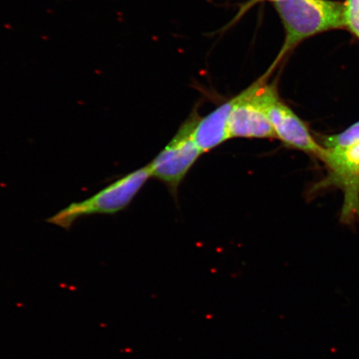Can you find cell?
<instances>
[{
  "instance_id": "obj_1",
  "label": "cell",
  "mask_w": 359,
  "mask_h": 359,
  "mask_svg": "<svg viewBox=\"0 0 359 359\" xmlns=\"http://www.w3.org/2000/svg\"><path fill=\"white\" fill-rule=\"evenodd\" d=\"M273 4L285 29V40L269 70L303 40L327 30L346 27L345 3L330 0H280Z\"/></svg>"
},
{
  "instance_id": "obj_10",
  "label": "cell",
  "mask_w": 359,
  "mask_h": 359,
  "mask_svg": "<svg viewBox=\"0 0 359 359\" xmlns=\"http://www.w3.org/2000/svg\"><path fill=\"white\" fill-rule=\"evenodd\" d=\"M269 1H273V3L280 1V0H269Z\"/></svg>"
},
{
  "instance_id": "obj_7",
  "label": "cell",
  "mask_w": 359,
  "mask_h": 359,
  "mask_svg": "<svg viewBox=\"0 0 359 359\" xmlns=\"http://www.w3.org/2000/svg\"><path fill=\"white\" fill-rule=\"evenodd\" d=\"M236 97L224 102L204 118H200L194 131V140L202 154H206L231 139L229 119Z\"/></svg>"
},
{
  "instance_id": "obj_4",
  "label": "cell",
  "mask_w": 359,
  "mask_h": 359,
  "mask_svg": "<svg viewBox=\"0 0 359 359\" xmlns=\"http://www.w3.org/2000/svg\"><path fill=\"white\" fill-rule=\"evenodd\" d=\"M266 75L260 81L257 96L266 112L276 139L291 149L316 156L320 158L325 148L314 140L306 123L293 110L280 100L275 84H267Z\"/></svg>"
},
{
  "instance_id": "obj_6",
  "label": "cell",
  "mask_w": 359,
  "mask_h": 359,
  "mask_svg": "<svg viewBox=\"0 0 359 359\" xmlns=\"http://www.w3.org/2000/svg\"><path fill=\"white\" fill-rule=\"evenodd\" d=\"M259 82L260 79L236 96L229 119L231 138L276 139L266 112L257 96Z\"/></svg>"
},
{
  "instance_id": "obj_2",
  "label": "cell",
  "mask_w": 359,
  "mask_h": 359,
  "mask_svg": "<svg viewBox=\"0 0 359 359\" xmlns=\"http://www.w3.org/2000/svg\"><path fill=\"white\" fill-rule=\"evenodd\" d=\"M147 165L126 175L91 198L76 202L48 218L47 222L69 230L76 219L94 214H116L128 208L151 178Z\"/></svg>"
},
{
  "instance_id": "obj_9",
  "label": "cell",
  "mask_w": 359,
  "mask_h": 359,
  "mask_svg": "<svg viewBox=\"0 0 359 359\" xmlns=\"http://www.w3.org/2000/svg\"><path fill=\"white\" fill-rule=\"evenodd\" d=\"M346 27L359 38V0H347L345 3Z\"/></svg>"
},
{
  "instance_id": "obj_8",
  "label": "cell",
  "mask_w": 359,
  "mask_h": 359,
  "mask_svg": "<svg viewBox=\"0 0 359 359\" xmlns=\"http://www.w3.org/2000/svg\"><path fill=\"white\" fill-rule=\"evenodd\" d=\"M323 143L326 149H343L359 143V122L342 133L325 137Z\"/></svg>"
},
{
  "instance_id": "obj_3",
  "label": "cell",
  "mask_w": 359,
  "mask_h": 359,
  "mask_svg": "<svg viewBox=\"0 0 359 359\" xmlns=\"http://www.w3.org/2000/svg\"><path fill=\"white\" fill-rule=\"evenodd\" d=\"M200 118L197 111H193L172 141L147 165L151 177L163 182L174 195L193 165L203 154L194 140V131Z\"/></svg>"
},
{
  "instance_id": "obj_5",
  "label": "cell",
  "mask_w": 359,
  "mask_h": 359,
  "mask_svg": "<svg viewBox=\"0 0 359 359\" xmlns=\"http://www.w3.org/2000/svg\"><path fill=\"white\" fill-rule=\"evenodd\" d=\"M320 159L327 165V176L314 190L335 187L342 190L344 202L341 222L352 223L359 217V143L343 149H326Z\"/></svg>"
}]
</instances>
